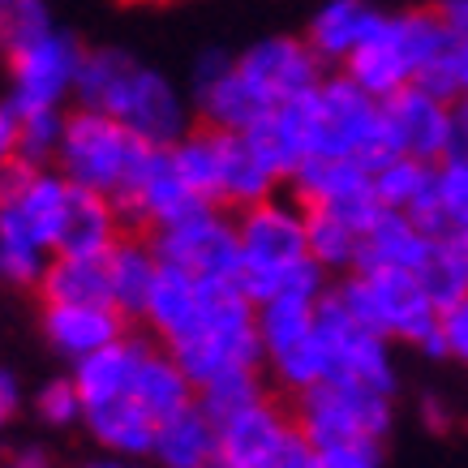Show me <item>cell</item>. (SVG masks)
<instances>
[{
	"label": "cell",
	"mask_w": 468,
	"mask_h": 468,
	"mask_svg": "<svg viewBox=\"0 0 468 468\" xmlns=\"http://www.w3.org/2000/svg\"><path fill=\"white\" fill-rule=\"evenodd\" d=\"M262 396H271L267 383H262V369H228V374H215L211 383L198 387V404L215 426H224L228 417L245 412Z\"/></svg>",
	"instance_id": "1f68e13d"
},
{
	"label": "cell",
	"mask_w": 468,
	"mask_h": 468,
	"mask_svg": "<svg viewBox=\"0 0 468 468\" xmlns=\"http://www.w3.org/2000/svg\"><path fill=\"white\" fill-rule=\"evenodd\" d=\"M391 391H378L369 383H356L348 374H331L323 383L288 396L292 417L310 447L340 439H387L391 430Z\"/></svg>",
	"instance_id": "52a82bcc"
},
{
	"label": "cell",
	"mask_w": 468,
	"mask_h": 468,
	"mask_svg": "<svg viewBox=\"0 0 468 468\" xmlns=\"http://www.w3.org/2000/svg\"><path fill=\"white\" fill-rule=\"evenodd\" d=\"M129 318L116 305H65V301H43V335L60 356H69L73 366L82 356L100 353L112 340L129 331Z\"/></svg>",
	"instance_id": "9a60e30c"
},
{
	"label": "cell",
	"mask_w": 468,
	"mask_h": 468,
	"mask_svg": "<svg viewBox=\"0 0 468 468\" xmlns=\"http://www.w3.org/2000/svg\"><path fill=\"white\" fill-rule=\"evenodd\" d=\"M421 417H426V426L439 430V434L452 426V412H447V404H442V399H434V396L421 399Z\"/></svg>",
	"instance_id": "7bdbcfd3"
},
{
	"label": "cell",
	"mask_w": 468,
	"mask_h": 468,
	"mask_svg": "<svg viewBox=\"0 0 468 468\" xmlns=\"http://www.w3.org/2000/svg\"><path fill=\"white\" fill-rule=\"evenodd\" d=\"M17 146H22V108L14 100H5L0 103V168L5 164H22Z\"/></svg>",
	"instance_id": "f35d334b"
},
{
	"label": "cell",
	"mask_w": 468,
	"mask_h": 468,
	"mask_svg": "<svg viewBox=\"0 0 468 468\" xmlns=\"http://www.w3.org/2000/svg\"><path fill=\"white\" fill-rule=\"evenodd\" d=\"M452 155H468V95L455 100V146Z\"/></svg>",
	"instance_id": "ee69618b"
},
{
	"label": "cell",
	"mask_w": 468,
	"mask_h": 468,
	"mask_svg": "<svg viewBox=\"0 0 468 468\" xmlns=\"http://www.w3.org/2000/svg\"><path fill=\"white\" fill-rule=\"evenodd\" d=\"M369 189V168L356 159H340V155H305L301 168L288 181V194H297L305 207H326V202L353 198Z\"/></svg>",
	"instance_id": "4316f807"
},
{
	"label": "cell",
	"mask_w": 468,
	"mask_h": 468,
	"mask_svg": "<svg viewBox=\"0 0 468 468\" xmlns=\"http://www.w3.org/2000/svg\"><path fill=\"white\" fill-rule=\"evenodd\" d=\"M82 52L73 35L65 30H48L35 43L17 48L9 57V100L22 108V112H39V108H65V100H73V82H78V65H82Z\"/></svg>",
	"instance_id": "7c38bea8"
},
{
	"label": "cell",
	"mask_w": 468,
	"mask_h": 468,
	"mask_svg": "<svg viewBox=\"0 0 468 468\" xmlns=\"http://www.w3.org/2000/svg\"><path fill=\"white\" fill-rule=\"evenodd\" d=\"M468 224V155H447L439 164V207L430 219L434 237H447Z\"/></svg>",
	"instance_id": "836d02e7"
},
{
	"label": "cell",
	"mask_w": 468,
	"mask_h": 468,
	"mask_svg": "<svg viewBox=\"0 0 468 468\" xmlns=\"http://www.w3.org/2000/svg\"><path fill=\"white\" fill-rule=\"evenodd\" d=\"M27 172H30L27 164H5V168H0V207L14 198V189L27 181Z\"/></svg>",
	"instance_id": "b9f144b4"
},
{
	"label": "cell",
	"mask_w": 468,
	"mask_h": 468,
	"mask_svg": "<svg viewBox=\"0 0 468 468\" xmlns=\"http://www.w3.org/2000/svg\"><path fill=\"white\" fill-rule=\"evenodd\" d=\"M129 396L138 399L155 421H164V417H172V412L189 409V404L198 399V387L189 383V374L181 369V361H176V356H172L168 348L151 335L143 361H138V374H133Z\"/></svg>",
	"instance_id": "cb8c5ba5"
},
{
	"label": "cell",
	"mask_w": 468,
	"mask_h": 468,
	"mask_svg": "<svg viewBox=\"0 0 468 468\" xmlns=\"http://www.w3.org/2000/svg\"><path fill=\"white\" fill-rule=\"evenodd\" d=\"M202 310H207V284H202L198 275L164 262L155 288H151V301H146L143 326L164 348H172V344L185 340V335L198 326Z\"/></svg>",
	"instance_id": "ac0fdd59"
},
{
	"label": "cell",
	"mask_w": 468,
	"mask_h": 468,
	"mask_svg": "<svg viewBox=\"0 0 468 468\" xmlns=\"http://www.w3.org/2000/svg\"><path fill=\"white\" fill-rule=\"evenodd\" d=\"M310 468H383V439H340L314 447Z\"/></svg>",
	"instance_id": "d590c367"
},
{
	"label": "cell",
	"mask_w": 468,
	"mask_h": 468,
	"mask_svg": "<svg viewBox=\"0 0 468 468\" xmlns=\"http://www.w3.org/2000/svg\"><path fill=\"white\" fill-rule=\"evenodd\" d=\"M219 155H224V129L202 125V121L185 133L181 143H172V159L189 181V189L198 198L215 202V207H219Z\"/></svg>",
	"instance_id": "f1b7e54d"
},
{
	"label": "cell",
	"mask_w": 468,
	"mask_h": 468,
	"mask_svg": "<svg viewBox=\"0 0 468 468\" xmlns=\"http://www.w3.org/2000/svg\"><path fill=\"white\" fill-rule=\"evenodd\" d=\"M82 468H129V464H116V460H100V464H82Z\"/></svg>",
	"instance_id": "7dc6e473"
},
{
	"label": "cell",
	"mask_w": 468,
	"mask_h": 468,
	"mask_svg": "<svg viewBox=\"0 0 468 468\" xmlns=\"http://www.w3.org/2000/svg\"><path fill=\"white\" fill-rule=\"evenodd\" d=\"M455 78H460V95H468V39H455Z\"/></svg>",
	"instance_id": "bcb514c9"
},
{
	"label": "cell",
	"mask_w": 468,
	"mask_h": 468,
	"mask_svg": "<svg viewBox=\"0 0 468 468\" xmlns=\"http://www.w3.org/2000/svg\"><path fill=\"white\" fill-rule=\"evenodd\" d=\"M35 409L48 426H73V421H82L86 417V399L78 391V378H52V383H43V391L35 396Z\"/></svg>",
	"instance_id": "8d00e7d4"
},
{
	"label": "cell",
	"mask_w": 468,
	"mask_h": 468,
	"mask_svg": "<svg viewBox=\"0 0 468 468\" xmlns=\"http://www.w3.org/2000/svg\"><path fill=\"white\" fill-rule=\"evenodd\" d=\"M305 237H310V258L326 275H344L356 267V250H361V228L344 219L331 207H305Z\"/></svg>",
	"instance_id": "83f0119b"
},
{
	"label": "cell",
	"mask_w": 468,
	"mask_h": 468,
	"mask_svg": "<svg viewBox=\"0 0 468 468\" xmlns=\"http://www.w3.org/2000/svg\"><path fill=\"white\" fill-rule=\"evenodd\" d=\"M237 69L271 103L301 100V95L318 90V82L326 78V65L310 48V39H292V35H275V39H262L254 48H245L241 57H237Z\"/></svg>",
	"instance_id": "5bb4252c"
},
{
	"label": "cell",
	"mask_w": 468,
	"mask_h": 468,
	"mask_svg": "<svg viewBox=\"0 0 468 468\" xmlns=\"http://www.w3.org/2000/svg\"><path fill=\"white\" fill-rule=\"evenodd\" d=\"M232 215H237V237H241V288L254 305L275 297L318 301L331 288V275L310 258L305 202L297 194L280 189Z\"/></svg>",
	"instance_id": "6da1fadb"
},
{
	"label": "cell",
	"mask_w": 468,
	"mask_h": 468,
	"mask_svg": "<svg viewBox=\"0 0 468 468\" xmlns=\"http://www.w3.org/2000/svg\"><path fill=\"white\" fill-rule=\"evenodd\" d=\"M138 60L129 57L125 48H90L82 52V65H78V82H73V103L78 108H95V112H108L112 95L121 90V82L129 78Z\"/></svg>",
	"instance_id": "f546056e"
},
{
	"label": "cell",
	"mask_w": 468,
	"mask_h": 468,
	"mask_svg": "<svg viewBox=\"0 0 468 468\" xmlns=\"http://www.w3.org/2000/svg\"><path fill=\"white\" fill-rule=\"evenodd\" d=\"M125 232L129 228L121 219V207L108 194L69 181V202H65V215H60L52 254H108Z\"/></svg>",
	"instance_id": "2e32d148"
},
{
	"label": "cell",
	"mask_w": 468,
	"mask_h": 468,
	"mask_svg": "<svg viewBox=\"0 0 468 468\" xmlns=\"http://www.w3.org/2000/svg\"><path fill=\"white\" fill-rule=\"evenodd\" d=\"M417 275H421V284H426V292L434 297V305H452L455 297H464L468 292V250L460 245V237L455 232H447V237H434V245H430L426 262L417 267Z\"/></svg>",
	"instance_id": "4dcf8cb0"
},
{
	"label": "cell",
	"mask_w": 468,
	"mask_h": 468,
	"mask_svg": "<svg viewBox=\"0 0 468 468\" xmlns=\"http://www.w3.org/2000/svg\"><path fill=\"white\" fill-rule=\"evenodd\" d=\"M434 232L404 211H378L361 232L353 271H417L426 262Z\"/></svg>",
	"instance_id": "e0dca14e"
},
{
	"label": "cell",
	"mask_w": 468,
	"mask_h": 468,
	"mask_svg": "<svg viewBox=\"0 0 468 468\" xmlns=\"http://www.w3.org/2000/svg\"><path fill=\"white\" fill-rule=\"evenodd\" d=\"M215 452H219V426L202 412L198 399L164 417L155 430V447H151L159 468H215Z\"/></svg>",
	"instance_id": "603a6c76"
},
{
	"label": "cell",
	"mask_w": 468,
	"mask_h": 468,
	"mask_svg": "<svg viewBox=\"0 0 468 468\" xmlns=\"http://www.w3.org/2000/svg\"><path fill=\"white\" fill-rule=\"evenodd\" d=\"M434 9H439V17L447 22L455 39H468V0H439Z\"/></svg>",
	"instance_id": "60d3db41"
},
{
	"label": "cell",
	"mask_w": 468,
	"mask_h": 468,
	"mask_svg": "<svg viewBox=\"0 0 468 468\" xmlns=\"http://www.w3.org/2000/svg\"><path fill=\"white\" fill-rule=\"evenodd\" d=\"M455 48V35L439 17V9H409V14H383L378 30L369 35L340 69L369 95H396L421 78L434 60H442Z\"/></svg>",
	"instance_id": "7a4b0ae2"
},
{
	"label": "cell",
	"mask_w": 468,
	"mask_h": 468,
	"mask_svg": "<svg viewBox=\"0 0 468 468\" xmlns=\"http://www.w3.org/2000/svg\"><path fill=\"white\" fill-rule=\"evenodd\" d=\"M310 455L288 396H262L219 426L215 468H310Z\"/></svg>",
	"instance_id": "9c48e42d"
},
{
	"label": "cell",
	"mask_w": 468,
	"mask_h": 468,
	"mask_svg": "<svg viewBox=\"0 0 468 468\" xmlns=\"http://www.w3.org/2000/svg\"><path fill=\"white\" fill-rule=\"evenodd\" d=\"M194 108H198V121L202 125H215V129H228V133H250L254 125H262L280 103H271L262 90H258L250 78H245L237 65L211 82L207 90L194 95Z\"/></svg>",
	"instance_id": "44dd1931"
},
{
	"label": "cell",
	"mask_w": 468,
	"mask_h": 468,
	"mask_svg": "<svg viewBox=\"0 0 468 468\" xmlns=\"http://www.w3.org/2000/svg\"><path fill=\"white\" fill-rule=\"evenodd\" d=\"M369 181H374V194H378L387 211H404L430 228L434 207H439V164H426V159L412 155H391L369 172Z\"/></svg>",
	"instance_id": "d6986e66"
},
{
	"label": "cell",
	"mask_w": 468,
	"mask_h": 468,
	"mask_svg": "<svg viewBox=\"0 0 468 468\" xmlns=\"http://www.w3.org/2000/svg\"><path fill=\"white\" fill-rule=\"evenodd\" d=\"M52 30V14L43 0H0V52L14 57L17 48L35 43Z\"/></svg>",
	"instance_id": "e575fe53"
},
{
	"label": "cell",
	"mask_w": 468,
	"mask_h": 468,
	"mask_svg": "<svg viewBox=\"0 0 468 468\" xmlns=\"http://www.w3.org/2000/svg\"><path fill=\"white\" fill-rule=\"evenodd\" d=\"M378 22H383V14L374 5H366V0H326L323 9L314 14L305 39L323 57V65H344L378 30Z\"/></svg>",
	"instance_id": "7402d4cb"
},
{
	"label": "cell",
	"mask_w": 468,
	"mask_h": 468,
	"mask_svg": "<svg viewBox=\"0 0 468 468\" xmlns=\"http://www.w3.org/2000/svg\"><path fill=\"white\" fill-rule=\"evenodd\" d=\"M331 288L383 340L412 344L426 356H447L439 335V305L417 271H344L331 280Z\"/></svg>",
	"instance_id": "3957f363"
},
{
	"label": "cell",
	"mask_w": 468,
	"mask_h": 468,
	"mask_svg": "<svg viewBox=\"0 0 468 468\" xmlns=\"http://www.w3.org/2000/svg\"><path fill=\"white\" fill-rule=\"evenodd\" d=\"M310 155H340L356 159L369 172L383 159L399 155L391 143L387 108L378 95H369L366 86H356L348 73H326L314 90V138Z\"/></svg>",
	"instance_id": "5b68a950"
},
{
	"label": "cell",
	"mask_w": 468,
	"mask_h": 468,
	"mask_svg": "<svg viewBox=\"0 0 468 468\" xmlns=\"http://www.w3.org/2000/svg\"><path fill=\"white\" fill-rule=\"evenodd\" d=\"M258 335H262V356H267L271 378L280 383L284 396H297L331 374V356H326V344L318 335V301H262L258 305Z\"/></svg>",
	"instance_id": "ba28073f"
},
{
	"label": "cell",
	"mask_w": 468,
	"mask_h": 468,
	"mask_svg": "<svg viewBox=\"0 0 468 468\" xmlns=\"http://www.w3.org/2000/svg\"><path fill=\"white\" fill-rule=\"evenodd\" d=\"M159 254L146 232H125L108 250V280H112V305L125 314L129 323H143L151 288L159 280Z\"/></svg>",
	"instance_id": "ffe728a7"
},
{
	"label": "cell",
	"mask_w": 468,
	"mask_h": 468,
	"mask_svg": "<svg viewBox=\"0 0 468 468\" xmlns=\"http://www.w3.org/2000/svg\"><path fill=\"white\" fill-rule=\"evenodd\" d=\"M35 288H39L43 301H65V305H112L108 254H52Z\"/></svg>",
	"instance_id": "d4e9b609"
},
{
	"label": "cell",
	"mask_w": 468,
	"mask_h": 468,
	"mask_svg": "<svg viewBox=\"0 0 468 468\" xmlns=\"http://www.w3.org/2000/svg\"><path fill=\"white\" fill-rule=\"evenodd\" d=\"M455 237H460V245L468 250V224H464V228H455Z\"/></svg>",
	"instance_id": "c3c4849f"
},
{
	"label": "cell",
	"mask_w": 468,
	"mask_h": 468,
	"mask_svg": "<svg viewBox=\"0 0 468 468\" xmlns=\"http://www.w3.org/2000/svg\"><path fill=\"white\" fill-rule=\"evenodd\" d=\"M82 421L108 452L151 455V447H155L159 421L133 396H112V399H100V404H86Z\"/></svg>",
	"instance_id": "484cf974"
},
{
	"label": "cell",
	"mask_w": 468,
	"mask_h": 468,
	"mask_svg": "<svg viewBox=\"0 0 468 468\" xmlns=\"http://www.w3.org/2000/svg\"><path fill=\"white\" fill-rule=\"evenodd\" d=\"M391 143L399 155L442 164L455 146V103L442 95H430L426 86H404L383 100Z\"/></svg>",
	"instance_id": "4fadbf2b"
},
{
	"label": "cell",
	"mask_w": 468,
	"mask_h": 468,
	"mask_svg": "<svg viewBox=\"0 0 468 468\" xmlns=\"http://www.w3.org/2000/svg\"><path fill=\"white\" fill-rule=\"evenodd\" d=\"M9 417H14V412H5V409H0V426H5V421H9Z\"/></svg>",
	"instance_id": "681fc988"
},
{
	"label": "cell",
	"mask_w": 468,
	"mask_h": 468,
	"mask_svg": "<svg viewBox=\"0 0 468 468\" xmlns=\"http://www.w3.org/2000/svg\"><path fill=\"white\" fill-rule=\"evenodd\" d=\"M65 112L69 108H39V112H22V146L17 159L27 168H57V151L65 138Z\"/></svg>",
	"instance_id": "d6a6232c"
},
{
	"label": "cell",
	"mask_w": 468,
	"mask_h": 468,
	"mask_svg": "<svg viewBox=\"0 0 468 468\" xmlns=\"http://www.w3.org/2000/svg\"><path fill=\"white\" fill-rule=\"evenodd\" d=\"M146 151L151 146L143 138H133L116 116L73 103L65 112V138H60L57 151V168L73 185H86V189H100V194L116 198L133 181Z\"/></svg>",
	"instance_id": "8992f818"
},
{
	"label": "cell",
	"mask_w": 468,
	"mask_h": 468,
	"mask_svg": "<svg viewBox=\"0 0 468 468\" xmlns=\"http://www.w3.org/2000/svg\"><path fill=\"white\" fill-rule=\"evenodd\" d=\"M207 284V280H202ZM189 383L202 387L228 369H262V335H258V305L241 284H207V310L198 326L168 348Z\"/></svg>",
	"instance_id": "277c9868"
},
{
	"label": "cell",
	"mask_w": 468,
	"mask_h": 468,
	"mask_svg": "<svg viewBox=\"0 0 468 468\" xmlns=\"http://www.w3.org/2000/svg\"><path fill=\"white\" fill-rule=\"evenodd\" d=\"M108 116H116V121H121L133 138H143L146 146H172L194 129L189 108H185V95L164 73L143 65V60L129 69V78L112 95Z\"/></svg>",
	"instance_id": "8fae6325"
},
{
	"label": "cell",
	"mask_w": 468,
	"mask_h": 468,
	"mask_svg": "<svg viewBox=\"0 0 468 468\" xmlns=\"http://www.w3.org/2000/svg\"><path fill=\"white\" fill-rule=\"evenodd\" d=\"M439 335H442V353L460 361V366H468V292L439 310Z\"/></svg>",
	"instance_id": "74e56055"
},
{
	"label": "cell",
	"mask_w": 468,
	"mask_h": 468,
	"mask_svg": "<svg viewBox=\"0 0 468 468\" xmlns=\"http://www.w3.org/2000/svg\"><path fill=\"white\" fill-rule=\"evenodd\" d=\"M232 65H237V57H228L224 48H207V52H202L198 60H194V78H189L194 95H198V90H207L211 82H219V78H224V73L232 69Z\"/></svg>",
	"instance_id": "ab89813d"
},
{
	"label": "cell",
	"mask_w": 468,
	"mask_h": 468,
	"mask_svg": "<svg viewBox=\"0 0 468 468\" xmlns=\"http://www.w3.org/2000/svg\"><path fill=\"white\" fill-rule=\"evenodd\" d=\"M17 399H22V391H17V378H14V374H9L5 366H0V409L14 412Z\"/></svg>",
	"instance_id": "f6af8a7d"
},
{
	"label": "cell",
	"mask_w": 468,
	"mask_h": 468,
	"mask_svg": "<svg viewBox=\"0 0 468 468\" xmlns=\"http://www.w3.org/2000/svg\"><path fill=\"white\" fill-rule=\"evenodd\" d=\"M146 237L159 262L189 271L207 284H241V237L228 207H198L172 224L151 228Z\"/></svg>",
	"instance_id": "30bf717a"
}]
</instances>
